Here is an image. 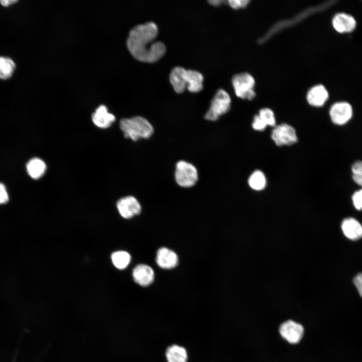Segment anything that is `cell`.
I'll use <instances>...</instances> for the list:
<instances>
[{
	"label": "cell",
	"mask_w": 362,
	"mask_h": 362,
	"mask_svg": "<svg viewBox=\"0 0 362 362\" xmlns=\"http://www.w3.org/2000/svg\"><path fill=\"white\" fill-rule=\"evenodd\" d=\"M157 33V26L152 22L132 28L127 39V46L132 55L145 62H153L159 59L165 52V46L160 41L153 42Z\"/></svg>",
	"instance_id": "1"
},
{
	"label": "cell",
	"mask_w": 362,
	"mask_h": 362,
	"mask_svg": "<svg viewBox=\"0 0 362 362\" xmlns=\"http://www.w3.org/2000/svg\"><path fill=\"white\" fill-rule=\"evenodd\" d=\"M120 127L126 138L134 141L141 138H150L154 131L151 123L141 116L121 119Z\"/></svg>",
	"instance_id": "2"
},
{
	"label": "cell",
	"mask_w": 362,
	"mask_h": 362,
	"mask_svg": "<svg viewBox=\"0 0 362 362\" xmlns=\"http://www.w3.org/2000/svg\"><path fill=\"white\" fill-rule=\"evenodd\" d=\"M174 178L176 184L182 188L193 187L198 180L197 169L190 162L179 160L175 165Z\"/></svg>",
	"instance_id": "3"
},
{
	"label": "cell",
	"mask_w": 362,
	"mask_h": 362,
	"mask_svg": "<svg viewBox=\"0 0 362 362\" xmlns=\"http://www.w3.org/2000/svg\"><path fill=\"white\" fill-rule=\"evenodd\" d=\"M231 98L224 89H220L211 100L210 107L205 115L209 121H215L227 113L230 108Z\"/></svg>",
	"instance_id": "4"
},
{
	"label": "cell",
	"mask_w": 362,
	"mask_h": 362,
	"mask_svg": "<svg viewBox=\"0 0 362 362\" xmlns=\"http://www.w3.org/2000/svg\"><path fill=\"white\" fill-rule=\"evenodd\" d=\"M232 82L237 97L248 100L255 97V80L250 74L247 72L237 74L233 77Z\"/></svg>",
	"instance_id": "5"
},
{
	"label": "cell",
	"mask_w": 362,
	"mask_h": 362,
	"mask_svg": "<svg viewBox=\"0 0 362 362\" xmlns=\"http://www.w3.org/2000/svg\"><path fill=\"white\" fill-rule=\"evenodd\" d=\"M271 138L275 144L279 146L293 145L298 141L295 129L286 123L274 127L271 133Z\"/></svg>",
	"instance_id": "6"
},
{
	"label": "cell",
	"mask_w": 362,
	"mask_h": 362,
	"mask_svg": "<svg viewBox=\"0 0 362 362\" xmlns=\"http://www.w3.org/2000/svg\"><path fill=\"white\" fill-rule=\"evenodd\" d=\"M329 115L332 122L341 125L346 123L352 116L351 105L345 102L334 103L330 109Z\"/></svg>",
	"instance_id": "7"
},
{
	"label": "cell",
	"mask_w": 362,
	"mask_h": 362,
	"mask_svg": "<svg viewBox=\"0 0 362 362\" xmlns=\"http://www.w3.org/2000/svg\"><path fill=\"white\" fill-rule=\"evenodd\" d=\"M279 331L284 339L291 343L295 344L301 339L304 328L301 324L289 320L281 325Z\"/></svg>",
	"instance_id": "8"
},
{
	"label": "cell",
	"mask_w": 362,
	"mask_h": 362,
	"mask_svg": "<svg viewBox=\"0 0 362 362\" xmlns=\"http://www.w3.org/2000/svg\"><path fill=\"white\" fill-rule=\"evenodd\" d=\"M118 210L124 218L130 219L139 214L141 206L134 197L127 196L120 199L117 203Z\"/></svg>",
	"instance_id": "9"
},
{
	"label": "cell",
	"mask_w": 362,
	"mask_h": 362,
	"mask_svg": "<svg viewBox=\"0 0 362 362\" xmlns=\"http://www.w3.org/2000/svg\"><path fill=\"white\" fill-rule=\"evenodd\" d=\"M334 29L338 33H349L355 28L356 23L354 18L351 15L339 13L336 14L332 21Z\"/></svg>",
	"instance_id": "10"
},
{
	"label": "cell",
	"mask_w": 362,
	"mask_h": 362,
	"mask_svg": "<svg viewBox=\"0 0 362 362\" xmlns=\"http://www.w3.org/2000/svg\"><path fill=\"white\" fill-rule=\"evenodd\" d=\"M134 281L140 286L146 287L151 285L154 279L153 269L146 264H139L136 266L132 272Z\"/></svg>",
	"instance_id": "11"
},
{
	"label": "cell",
	"mask_w": 362,
	"mask_h": 362,
	"mask_svg": "<svg viewBox=\"0 0 362 362\" xmlns=\"http://www.w3.org/2000/svg\"><path fill=\"white\" fill-rule=\"evenodd\" d=\"M156 262L160 267L168 269L177 265L178 259L173 251L166 247H161L157 251Z\"/></svg>",
	"instance_id": "12"
},
{
	"label": "cell",
	"mask_w": 362,
	"mask_h": 362,
	"mask_svg": "<svg viewBox=\"0 0 362 362\" xmlns=\"http://www.w3.org/2000/svg\"><path fill=\"white\" fill-rule=\"evenodd\" d=\"M94 124L101 128L109 127L115 121V117L109 113L105 105L99 106L93 113L92 116Z\"/></svg>",
	"instance_id": "13"
},
{
	"label": "cell",
	"mask_w": 362,
	"mask_h": 362,
	"mask_svg": "<svg viewBox=\"0 0 362 362\" xmlns=\"http://www.w3.org/2000/svg\"><path fill=\"white\" fill-rule=\"evenodd\" d=\"M329 97L326 88L322 84L311 87L307 94V100L311 106L320 107L324 105Z\"/></svg>",
	"instance_id": "14"
},
{
	"label": "cell",
	"mask_w": 362,
	"mask_h": 362,
	"mask_svg": "<svg viewBox=\"0 0 362 362\" xmlns=\"http://www.w3.org/2000/svg\"><path fill=\"white\" fill-rule=\"evenodd\" d=\"M341 229L344 235L350 240H356L362 237V225L354 218H348L343 220Z\"/></svg>",
	"instance_id": "15"
},
{
	"label": "cell",
	"mask_w": 362,
	"mask_h": 362,
	"mask_svg": "<svg viewBox=\"0 0 362 362\" xmlns=\"http://www.w3.org/2000/svg\"><path fill=\"white\" fill-rule=\"evenodd\" d=\"M203 76L199 72L188 69L186 70L185 82L188 89L194 93L200 91L203 88Z\"/></svg>",
	"instance_id": "16"
},
{
	"label": "cell",
	"mask_w": 362,
	"mask_h": 362,
	"mask_svg": "<svg viewBox=\"0 0 362 362\" xmlns=\"http://www.w3.org/2000/svg\"><path fill=\"white\" fill-rule=\"evenodd\" d=\"M186 69L182 67H174L170 74V81L174 90L177 93H183L186 87L184 78Z\"/></svg>",
	"instance_id": "17"
},
{
	"label": "cell",
	"mask_w": 362,
	"mask_h": 362,
	"mask_svg": "<svg viewBox=\"0 0 362 362\" xmlns=\"http://www.w3.org/2000/svg\"><path fill=\"white\" fill-rule=\"evenodd\" d=\"M26 169L29 176L33 179H37L44 174L46 169V165L40 158L34 157L28 162Z\"/></svg>",
	"instance_id": "18"
},
{
	"label": "cell",
	"mask_w": 362,
	"mask_h": 362,
	"mask_svg": "<svg viewBox=\"0 0 362 362\" xmlns=\"http://www.w3.org/2000/svg\"><path fill=\"white\" fill-rule=\"evenodd\" d=\"M166 356L168 362H187L188 358L186 349L177 345H173L167 349Z\"/></svg>",
	"instance_id": "19"
},
{
	"label": "cell",
	"mask_w": 362,
	"mask_h": 362,
	"mask_svg": "<svg viewBox=\"0 0 362 362\" xmlns=\"http://www.w3.org/2000/svg\"><path fill=\"white\" fill-rule=\"evenodd\" d=\"M248 183L252 190L256 191H261L266 185V176L262 171L256 170L249 176Z\"/></svg>",
	"instance_id": "20"
},
{
	"label": "cell",
	"mask_w": 362,
	"mask_h": 362,
	"mask_svg": "<svg viewBox=\"0 0 362 362\" xmlns=\"http://www.w3.org/2000/svg\"><path fill=\"white\" fill-rule=\"evenodd\" d=\"M15 68L16 64L12 59L0 56V79H7L11 77Z\"/></svg>",
	"instance_id": "21"
},
{
	"label": "cell",
	"mask_w": 362,
	"mask_h": 362,
	"mask_svg": "<svg viewBox=\"0 0 362 362\" xmlns=\"http://www.w3.org/2000/svg\"><path fill=\"white\" fill-rule=\"evenodd\" d=\"M111 259L116 267L122 269L125 268L130 263L131 256L125 251H117L112 253Z\"/></svg>",
	"instance_id": "22"
},
{
	"label": "cell",
	"mask_w": 362,
	"mask_h": 362,
	"mask_svg": "<svg viewBox=\"0 0 362 362\" xmlns=\"http://www.w3.org/2000/svg\"><path fill=\"white\" fill-rule=\"evenodd\" d=\"M258 115L267 126L275 127L276 126L275 114L270 109L267 108L261 109Z\"/></svg>",
	"instance_id": "23"
},
{
	"label": "cell",
	"mask_w": 362,
	"mask_h": 362,
	"mask_svg": "<svg viewBox=\"0 0 362 362\" xmlns=\"http://www.w3.org/2000/svg\"><path fill=\"white\" fill-rule=\"evenodd\" d=\"M351 171L353 180L357 185L362 186V161L354 162L352 165Z\"/></svg>",
	"instance_id": "24"
},
{
	"label": "cell",
	"mask_w": 362,
	"mask_h": 362,
	"mask_svg": "<svg viewBox=\"0 0 362 362\" xmlns=\"http://www.w3.org/2000/svg\"><path fill=\"white\" fill-rule=\"evenodd\" d=\"M252 127L253 129L256 131H262L265 130L267 126L257 114L254 117Z\"/></svg>",
	"instance_id": "25"
},
{
	"label": "cell",
	"mask_w": 362,
	"mask_h": 362,
	"mask_svg": "<svg viewBox=\"0 0 362 362\" xmlns=\"http://www.w3.org/2000/svg\"><path fill=\"white\" fill-rule=\"evenodd\" d=\"M352 201L356 209L362 210V189L353 193L352 196Z\"/></svg>",
	"instance_id": "26"
},
{
	"label": "cell",
	"mask_w": 362,
	"mask_h": 362,
	"mask_svg": "<svg viewBox=\"0 0 362 362\" xmlns=\"http://www.w3.org/2000/svg\"><path fill=\"white\" fill-rule=\"evenodd\" d=\"M9 197L6 186L0 183V205H3L9 201Z\"/></svg>",
	"instance_id": "27"
},
{
	"label": "cell",
	"mask_w": 362,
	"mask_h": 362,
	"mask_svg": "<svg viewBox=\"0 0 362 362\" xmlns=\"http://www.w3.org/2000/svg\"><path fill=\"white\" fill-rule=\"evenodd\" d=\"M228 2L232 8L237 9L245 7L249 1L247 0H230Z\"/></svg>",
	"instance_id": "28"
},
{
	"label": "cell",
	"mask_w": 362,
	"mask_h": 362,
	"mask_svg": "<svg viewBox=\"0 0 362 362\" xmlns=\"http://www.w3.org/2000/svg\"><path fill=\"white\" fill-rule=\"evenodd\" d=\"M353 283L362 297V273L358 274L354 278Z\"/></svg>",
	"instance_id": "29"
},
{
	"label": "cell",
	"mask_w": 362,
	"mask_h": 362,
	"mask_svg": "<svg viewBox=\"0 0 362 362\" xmlns=\"http://www.w3.org/2000/svg\"><path fill=\"white\" fill-rule=\"evenodd\" d=\"M17 2L15 0H2L0 1L1 4L4 7H8Z\"/></svg>",
	"instance_id": "30"
},
{
	"label": "cell",
	"mask_w": 362,
	"mask_h": 362,
	"mask_svg": "<svg viewBox=\"0 0 362 362\" xmlns=\"http://www.w3.org/2000/svg\"><path fill=\"white\" fill-rule=\"evenodd\" d=\"M223 2V1H221V0H211V1H209V2L211 4H212V5H214V6H218V5H220V4L222 3V2Z\"/></svg>",
	"instance_id": "31"
}]
</instances>
